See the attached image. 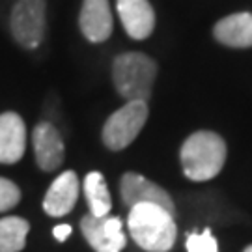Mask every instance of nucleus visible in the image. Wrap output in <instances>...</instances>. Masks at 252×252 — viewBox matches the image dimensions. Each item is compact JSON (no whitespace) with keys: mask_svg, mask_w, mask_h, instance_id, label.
Segmentation results:
<instances>
[{"mask_svg":"<svg viewBox=\"0 0 252 252\" xmlns=\"http://www.w3.org/2000/svg\"><path fill=\"white\" fill-rule=\"evenodd\" d=\"M127 228L133 241L148 252H168L178 237L174 215L155 204H138L131 207Z\"/></svg>","mask_w":252,"mask_h":252,"instance_id":"nucleus-1","label":"nucleus"},{"mask_svg":"<svg viewBox=\"0 0 252 252\" xmlns=\"http://www.w3.org/2000/svg\"><path fill=\"white\" fill-rule=\"evenodd\" d=\"M183 174L192 181L213 180L226 162V144L222 136L211 131H198L181 146Z\"/></svg>","mask_w":252,"mask_h":252,"instance_id":"nucleus-2","label":"nucleus"},{"mask_svg":"<svg viewBox=\"0 0 252 252\" xmlns=\"http://www.w3.org/2000/svg\"><path fill=\"white\" fill-rule=\"evenodd\" d=\"M157 79V63L142 53H126L112 62V81L126 101L150 99Z\"/></svg>","mask_w":252,"mask_h":252,"instance_id":"nucleus-3","label":"nucleus"},{"mask_svg":"<svg viewBox=\"0 0 252 252\" xmlns=\"http://www.w3.org/2000/svg\"><path fill=\"white\" fill-rule=\"evenodd\" d=\"M9 30L19 47L37 49L47 32V0H17L9 13Z\"/></svg>","mask_w":252,"mask_h":252,"instance_id":"nucleus-4","label":"nucleus"},{"mask_svg":"<svg viewBox=\"0 0 252 252\" xmlns=\"http://www.w3.org/2000/svg\"><path fill=\"white\" fill-rule=\"evenodd\" d=\"M148 103L146 101H127L118 108L103 126V144L112 152H122L135 142L138 133L144 129L148 120Z\"/></svg>","mask_w":252,"mask_h":252,"instance_id":"nucleus-5","label":"nucleus"},{"mask_svg":"<svg viewBox=\"0 0 252 252\" xmlns=\"http://www.w3.org/2000/svg\"><path fill=\"white\" fill-rule=\"evenodd\" d=\"M81 230L95 252H122L126 249L127 237L118 217H95L88 213L81 219Z\"/></svg>","mask_w":252,"mask_h":252,"instance_id":"nucleus-6","label":"nucleus"},{"mask_svg":"<svg viewBox=\"0 0 252 252\" xmlns=\"http://www.w3.org/2000/svg\"><path fill=\"white\" fill-rule=\"evenodd\" d=\"M120 194L122 202L129 209L138 206V204H155V206L164 207L166 211H170L174 215V200L166 190L159 187L157 183L150 181L142 174L136 172H127L120 180Z\"/></svg>","mask_w":252,"mask_h":252,"instance_id":"nucleus-7","label":"nucleus"},{"mask_svg":"<svg viewBox=\"0 0 252 252\" xmlns=\"http://www.w3.org/2000/svg\"><path fill=\"white\" fill-rule=\"evenodd\" d=\"M32 146L37 166L43 172L60 168L65 157L62 135L51 122H39L32 131Z\"/></svg>","mask_w":252,"mask_h":252,"instance_id":"nucleus-8","label":"nucleus"},{"mask_svg":"<svg viewBox=\"0 0 252 252\" xmlns=\"http://www.w3.org/2000/svg\"><path fill=\"white\" fill-rule=\"evenodd\" d=\"M27 150V126L17 112L0 114V164H15Z\"/></svg>","mask_w":252,"mask_h":252,"instance_id":"nucleus-9","label":"nucleus"},{"mask_svg":"<svg viewBox=\"0 0 252 252\" xmlns=\"http://www.w3.org/2000/svg\"><path fill=\"white\" fill-rule=\"evenodd\" d=\"M81 183L73 170L62 172L51 183L43 198V211L49 217H63L71 211L79 198Z\"/></svg>","mask_w":252,"mask_h":252,"instance_id":"nucleus-10","label":"nucleus"},{"mask_svg":"<svg viewBox=\"0 0 252 252\" xmlns=\"http://www.w3.org/2000/svg\"><path fill=\"white\" fill-rule=\"evenodd\" d=\"M79 28L92 43H101L112 34V13L108 0H84L79 15Z\"/></svg>","mask_w":252,"mask_h":252,"instance_id":"nucleus-11","label":"nucleus"},{"mask_svg":"<svg viewBox=\"0 0 252 252\" xmlns=\"http://www.w3.org/2000/svg\"><path fill=\"white\" fill-rule=\"evenodd\" d=\"M118 15L133 39H146L155 28V11L150 0H116Z\"/></svg>","mask_w":252,"mask_h":252,"instance_id":"nucleus-12","label":"nucleus"},{"mask_svg":"<svg viewBox=\"0 0 252 252\" xmlns=\"http://www.w3.org/2000/svg\"><path fill=\"white\" fill-rule=\"evenodd\" d=\"M215 39L226 47L247 49L252 47V13H234L220 19L213 28Z\"/></svg>","mask_w":252,"mask_h":252,"instance_id":"nucleus-13","label":"nucleus"},{"mask_svg":"<svg viewBox=\"0 0 252 252\" xmlns=\"http://www.w3.org/2000/svg\"><path fill=\"white\" fill-rule=\"evenodd\" d=\"M84 194L88 200V207H90L92 215L103 217L110 213L112 200H110L107 181H105L101 172H90L84 178Z\"/></svg>","mask_w":252,"mask_h":252,"instance_id":"nucleus-14","label":"nucleus"},{"mask_svg":"<svg viewBox=\"0 0 252 252\" xmlns=\"http://www.w3.org/2000/svg\"><path fill=\"white\" fill-rule=\"evenodd\" d=\"M30 224L21 217L0 219V252H21L27 247Z\"/></svg>","mask_w":252,"mask_h":252,"instance_id":"nucleus-15","label":"nucleus"},{"mask_svg":"<svg viewBox=\"0 0 252 252\" xmlns=\"http://www.w3.org/2000/svg\"><path fill=\"white\" fill-rule=\"evenodd\" d=\"M185 249L187 252H219V243L211 235V230L206 228L202 232H192L187 235Z\"/></svg>","mask_w":252,"mask_h":252,"instance_id":"nucleus-16","label":"nucleus"},{"mask_svg":"<svg viewBox=\"0 0 252 252\" xmlns=\"http://www.w3.org/2000/svg\"><path fill=\"white\" fill-rule=\"evenodd\" d=\"M21 202V189L8 178H0V213L9 211Z\"/></svg>","mask_w":252,"mask_h":252,"instance_id":"nucleus-17","label":"nucleus"},{"mask_svg":"<svg viewBox=\"0 0 252 252\" xmlns=\"http://www.w3.org/2000/svg\"><path fill=\"white\" fill-rule=\"evenodd\" d=\"M53 235L58 243H63L69 235H71V226L69 224H58L53 228Z\"/></svg>","mask_w":252,"mask_h":252,"instance_id":"nucleus-18","label":"nucleus"},{"mask_svg":"<svg viewBox=\"0 0 252 252\" xmlns=\"http://www.w3.org/2000/svg\"><path fill=\"white\" fill-rule=\"evenodd\" d=\"M245 252H252V245H249V247L245 249Z\"/></svg>","mask_w":252,"mask_h":252,"instance_id":"nucleus-19","label":"nucleus"}]
</instances>
